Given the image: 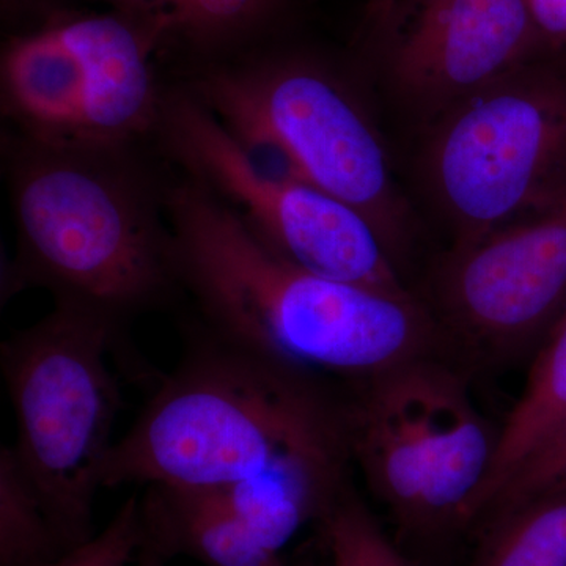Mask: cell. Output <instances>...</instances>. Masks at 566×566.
<instances>
[{
	"label": "cell",
	"mask_w": 566,
	"mask_h": 566,
	"mask_svg": "<svg viewBox=\"0 0 566 566\" xmlns=\"http://www.w3.org/2000/svg\"><path fill=\"white\" fill-rule=\"evenodd\" d=\"M401 0H367L368 11L379 21H389Z\"/></svg>",
	"instance_id": "23"
},
{
	"label": "cell",
	"mask_w": 566,
	"mask_h": 566,
	"mask_svg": "<svg viewBox=\"0 0 566 566\" xmlns=\"http://www.w3.org/2000/svg\"><path fill=\"white\" fill-rule=\"evenodd\" d=\"M566 415V312L531 357L526 386L499 428L493 471L476 510L475 523L517 461Z\"/></svg>",
	"instance_id": "13"
},
{
	"label": "cell",
	"mask_w": 566,
	"mask_h": 566,
	"mask_svg": "<svg viewBox=\"0 0 566 566\" xmlns=\"http://www.w3.org/2000/svg\"><path fill=\"white\" fill-rule=\"evenodd\" d=\"M546 48L566 51V0H526Z\"/></svg>",
	"instance_id": "20"
},
{
	"label": "cell",
	"mask_w": 566,
	"mask_h": 566,
	"mask_svg": "<svg viewBox=\"0 0 566 566\" xmlns=\"http://www.w3.org/2000/svg\"><path fill=\"white\" fill-rule=\"evenodd\" d=\"M164 205L178 285L216 337L346 387L420 360H453L430 308L411 293L297 266L188 175L167 182Z\"/></svg>",
	"instance_id": "1"
},
{
	"label": "cell",
	"mask_w": 566,
	"mask_h": 566,
	"mask_svg": "<svg viewBox=\"0 0 566 566\" xmlns=\"http://www.w3.org/2000/svg\"><path fill=\"white\" fill-rule=\"evenodd\" d=\"M316 526L333 566H412L353 486L346 488Z\"/></svg>",
	"instance_id": "17"
},
{
	"label": "cell",
	"mask_w": 566,
	"mask_h": 566,
	"mask_svg": "<svg viewBox=\"0 0 566 566\" xmlns=\"http://www.w3.org/2000/svg\"><path fill=\"white\" fill-rule=\"evenodd\" d=\"M345 386L197 323L180 363L115 441L102 486L221 490L279 471L352 474Z\"/></svg>",
	"instance_id": "2"
},
{
	"label": "cell",
	"mask_w": 566,
	"mask_h": 566,
	"mask_svg": "<svg viewBox=\"0 0 566 566\" xmlns=\"http://www.w3.org/2000/svg\"><path fill=\"white\" fill-rule=\"evenodd\" d=\"M161 18L52 13L10 36L0 59L2 115L14 134L71 150H137L155 137L164 88L153 69Z\"/></svg>",
	"instance_id": "6"
},
{
	"label": "cell",
	"mask_w": 566,
	"mask_h": 566,
	"mask_svg": "<svg viewBox=\"0 0 566 566\" xmlns=\"http://www.w3.org/2000/svg\"><path fill=\"white\" fill-rule=\"evenodd\" d=\"M111 3L114 10L125 13L139 14V17H158L170 0H104Z\"/></svg>",
	"instance_id": "21"
},
{
	"label": "cell",
	"mask_w": 566,
	"mask_h": 566,
	"mask_svg": "<svg viewBox=\"0 0 566 566\" xmlns=\"http://www.w3.org/2000/svg\"><path fill=\"white\" fill-rule=\"evenodd\" d=\"M476 532L472 566H566V493L528 501Z\"/></svg>",
	"instance_id": "15"
},
{
	"label": "cell",
	"mask_w": 566,
	"mask_h": 566,
	"mask_svg": "<svg viewBox=\"0 0 566 566\" xmlns=\"http://www.w3.org/2000/svg\"><path fill=\"white\" fill-rule=\"evenodd\" d=\"M423 172L455 244L566 202V65L532 59L442 112Z\"/></svg>",
	"instance_id": "7"
},
{
	"label": "cell",
	"mask_w": 566,
	"mask_h": 566,
	"mask_svg": "<svg viewBox=\"0 0 566 566\" xmlns=\"http://www.w3.org/2000/svg\"><path fill=\"white\" fill-rule=\"evenodd\" d=\"M3 167L17 229L7 297L40 286L125 327L181 292L166 185L136 150H71L13 133Z\"/></svg>",
	"instance_id": "3"
},
{
	"label": "cell",
	"mask_w": 566,
	"mask_h": 566,
	"mask_svg": "<svg viewBox=\"0 0 566 566\" xmlns=\"http://www.w3.org/2000/svg\"><path fill=\"white\" fill-rule=\"evenodd\" d=\"M346 389L353 463L401 536L438 545L472 531L499 428L475 408L463 368L420 360Z\"/></svg>",
	"instance_id": "5"
},
{
	"label": "cell",
	"mask_w": 566,
	"mask_h": 566,
	"mask_svg": "<svg viewBox=\"0 0 566 566\" xmlns=\"http://www.w3.org/2000/svg\"><path fill=\"white\" fill-rule=\"evenodd\" d=\"M557 493H566V415L517 461L474 528L528 501Z\"/></svg>",
	"instance_id": "18"
},
{
	"label": "cell",
	"mask_w": 566,
	"mask_h": 566,
	"mask_svg": "<svg viewBox=\"0 0 566 566\" xmlns=\"http://www.w3.org/2000/svg\"><path fill=\"white\" fill-rule=\"evenodd\" d=\"M398 17L390 76L438 117L546 48L526 0H401Z\"/></svg>",
	"instance_id": "11"
},
{
	"label": "cell",
	"mask_w": 566,
	"mask_h": 566,
	"mask_svg": "<svg viewBox=\"0 0 566 566\" xmlns=\"http://www.w3.org/2000/svg\"><path fill=\"white\" fill-rule=\"evenodd\" d=\"M142 545L164 560L205 566H285L264 549L219 491L147 486L140 497Z\"/></svg>",
	"instance_id": "12"
},
{
	"label": "cell",
	"mask_w": 566,
	"mask_h": 566,
	"mask_svg": "<svg viewBox=\"0 0 566 566\" xmlns=\"http://www.w3.org/2000/svg\"><path fill=\"white\" fill-rule=\"evenodd\" d=\"M122 334L107 316L54 303L0 348L17 424L11 450L65 551L95 535L93 506L120 408L109 359Z\"/></svg>",
	"instance_id": "4"
},
{
	"label": "cell",
	"mask_w": 566,
	"mask_h": 566,
	"mask_svg": "<svg viewBox=\"0 0 566 566\" xmlns=\"http://www.w3.org/2000/svg\"><path fill=\"white\" fill-rule=\"evenodd\" d=\"M188 85L262 123L301 180L363 214L397 263L408 243V212L378 129L333 69L305 55H244L207 63Z\"/></svg>",
	"instance_id": "8"
},
{
	"label": "cell",
	"mask_w": 566,
	"mask_h": 566,
	"mask_svg": "<svg viewBox=\"0 0 566 566\" xmlns=\"http://www.w3.org/2000/svg\"><path fill=\"white\" fill-rule=\"evenodd\" d=\"M424 304L463 370L531 359L566 312V202L453 245Z\"/></svg>",
	"instance_id": "10"
},
{
	"label": "cell",
	"mask_w": 566,
	"mask_h": 566,
	"mask_svg": "<svg viewBox=\"0 0 566 566\" xmlns=\"http://www.w3.org/2000/svg\"><path fill=\"white\" fill-rule=\"evenodd\" d=\"M54 0H2L3 13L9 17H24V14H44Z\"/></svg>",
	"instance_id": "22"
},
{
	"label": "cell",
	"mask_w": 566,
	"mask_h": 566,
	"mask_svg": "<svg viewBox=\"0 0 566 566\" xmlns=\"http://www.w3.org/2000/svg\"><path fill=\"white\" fill-rule=\"evenodd\" d=\"M137 557H139L137 566H166V560L163 557H159L153 551L144 549V547H140Z\"/></svg>",
	"instance_id": "24"
},
{
	"label": "cell",
	"mask_w": 566,
	"mask_h": 566,
	"mask_svg": "<svg viewBox=\"0 0 566 566\" xmlns=\"http://www.w3.org/2000/svg\"><path fill=\"white\" fill-rule=\"evenodd\" d=\"M66 553L11 446L0 452V566H39Z\"/></svg>",
	"instance_id": "16"
},
{
	"label": "cell",
	"mask_w": 566,
	"mask_h": 566,
	"mask_svg": "<svg viewBox=\"0 0 566 566\" xmlns=\"http://www.w3.org/2000/svg\"><path fill=\"white\" fill-rule=\"evenodd\" d=\"M286 6L289 0H170L158 17L166 36L218 62L266 31Z\"/></svg>",
	"instance_id": "14"
},
{
	"label": "cell",
	"mask_w": 566,
	"mask_h": 566,
	"mask_svg": "<svg viewBox=\"0 0 566 566\" xmlns=\"http://www.w3.org/2000/svg\"><path fill=\"white\" fill-rule=\"evenodd\" d=\"M142 545L140 497L129 495L102 532L39 566H128Z\"/></svg>",
	"instance_id": "19"
},
{
	"label": "cell",
	"mask_w": 566,
	"mask_h": 566,
	"mask_svg": "<svg viewBox=\"0 0 566 566\" xmlns=\"http://www.w3.org/2000/svg\"><path fill=\"white\" fill-rule=\"evenodd\" d=\"M156 139L182 175L202 182L279 255L335 281L409 293L370 222L301 181L263 177L210 107L188 87L164 93Z\"/></svg>",
	"instance_id": "9"
}]
</instances>
